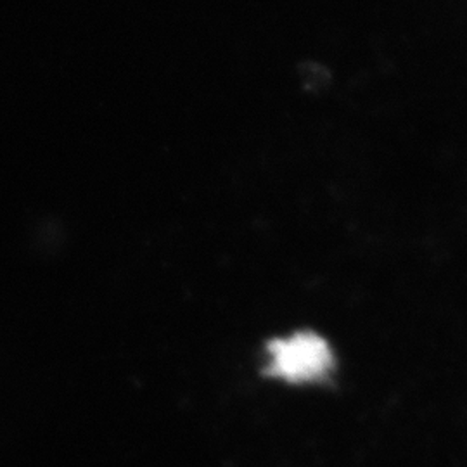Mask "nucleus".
<instances>
[{"mask_svg":"<svg viewBox=\"0 0 467 467\" xmlns=\"http://www.w3.org/2000/svg\"><path fill=\"white\" fill-rule=\"evenodd\" d=\"M256 376L289 393H322L347 378V353L336 334L308 320L268 333L258 348Z\"/></svg>","mask_w":467,"mask_h":467,"instance_id":"obj_1","label":"nucleus"}]
</instances>
